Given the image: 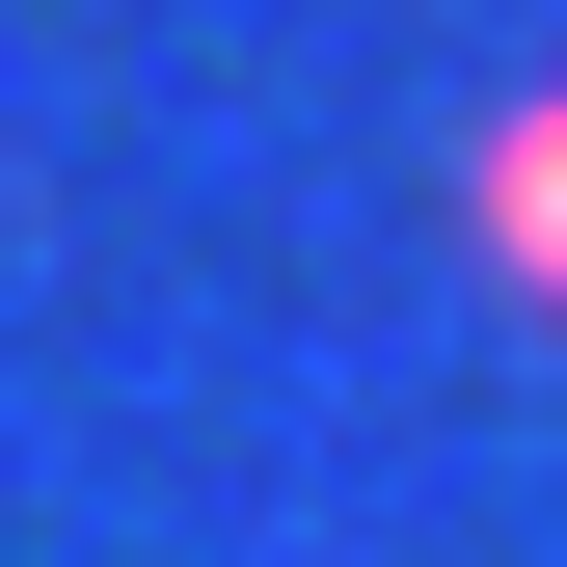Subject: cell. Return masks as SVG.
<instances>
[{"label":"cell","instance_id":"obj_1","mask_svg":"<svg viewBox=\"0 0 567 567\" xmlns=\"http://www.w3.org/2000/svg\"><path fill=\"white\" fill-rule=\"evenodd\" d=\"M460 244H486V298L567 324V82H514V109L460 135Z\"/></svg>","mask_w":567,"mask_h":567}]
</instances>
